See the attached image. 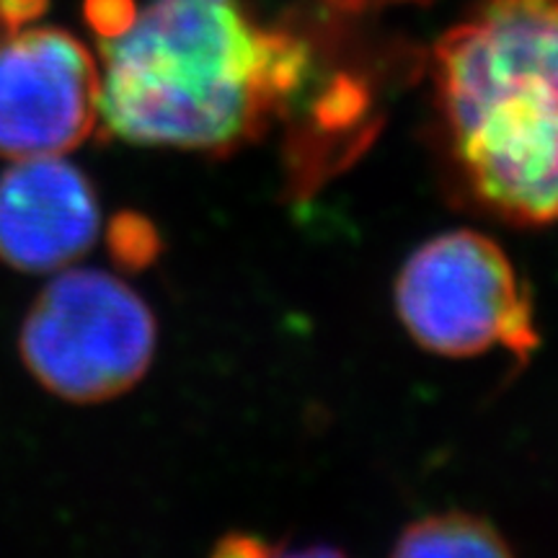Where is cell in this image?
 I'll return each mask as SVG.
<instances>
[{
    "label": "cell",
    "mask_w": 558,
    "mask_h": 558,
    "mask_svg": "<svg viewBox=\"0 0 558 558\" xmlns=\"http://www.w3.org/2000/svg\"><path fill=\"white\" fill-rule=\"evenodd\" d=\"M99 34V124L132 145L228 156L259 140L311 73L303 39L246 0H128Z\"/></svg>",
    "instance_id": "cell-1"
},
{
    "label": "cell",
    "mask_w": 558,
    "mask_h": 558,
    "mask_svg": "<svg viewBox=\"0 0 558 558\" xmlns=\"http://www.w3.org/2000/svg\"><path fill=\"white\" fill-rule=\"evenodd\" d=\"M432 81L476 205L512 226L558 222V0H481L439 37Z\"/></svg>",
    "instance_id": "cell-2"
},
{
    "label": "cell",
    "mask_w": 558,
    "mask_h": 558,
    "mask_svg": "<svg viewBox=\"0 0 558 558\" xmlns=\"http://www.w3.org/2000/svg\"><path fill=\"white\" fill-rule=\"evenodd\" d=\"M34 378L62 399L94 403L130 390L156 354V318L122 279L60 269L21 331Z\"/></svg>",
    "instance_id": "cell-3"
},
{
    "label": "cell",
    "mask_w": 558,
    "mask_h": 558,
    "mask_svg": "<svg viewBox=\"0 0 558 558\" xmlns=\"http://www.w3.org/2000/svg\"><path fill=\"white\" fill-rule=\"evenodd\" d=\"M396 311L416 344L442 357H476L499 344L527 360L538 349L527 288L505 251L473 230H450L409 256Z\"/></svg>",
    "instance_id": "cell-4"
},
{
    "label": "cell",
    "mask_w": 558,
    "mask_h": 558,
    "mask_svg": "<svg viewBox=\"0 0 558 558\" xmlns=\"http://www.w3.org/2000/svg\"><path fill=\"white\" fill-rule=\"evenodd\" d=\"M99 62L54 26L0 37V156H65L99 124Z\"/></svg>",
    "instance_id": "cell-5"
},
{
    "label": "cell",
    "mask_w": 558,
    "mask_h": 558,
    "mask_svg": "<svg viewBox=\"0 0 558 558\" xmlns=\"http://www.w3.org/2000/svg\"><path fill=\"white\" fill-rule=\"evenodd\" d=\"M99 228L94 186L65 156L21 158L0 173V259L13 269H68Z\"/></svg>",
    "instance_id": "cell-6"
},
{
    "label": "cell",
    "mask_w": 558,
    "mask_h": 558,
    "mask_svg": "<svg viewBox=\"0 0 558 558\" xmlns=\"http://www.w3.org/2000/svg\"><path fill=\"white\" fill-rule=\"evenodd\" d=\"M393 556H512V546L492 522L469 512H442L411 522Z\"/></svg>",
    "instance_id": "cell-7"
},
{
    "label": "cell",
    "mask_w": 558,
    "mask_h": 558,
    "mask_svg": "<svg viewBox=\"0 0 558 558\" xmlns=\"http://www.w3.org/2000/svg\"><path fill=\"white\" fill-rule=\"evenodd\" d=\"M41 9H45V0H0V21L5 29H11L39 16Z\"/></svg>",
    "instance_id": "cell-8"
},
{
    "label": "cell",
    "mask_w": 558,
    "mask_h": 558,
    "mask_svg": "<svg viewBox=\"0 0 558 558\" xmlns=\"http://www.w3.org/2000/svg\"><path fill=\"white\" fill-rule=\"evenodd\" d=\"M331 9L347 11V13H365V11H380L390 9V5H422L429 0H324Z\"/></svg>",
    "instance_id": "cell-9"
}]
</instances>
